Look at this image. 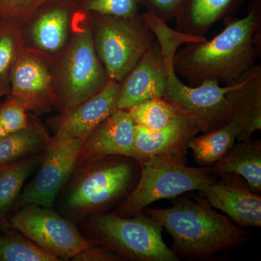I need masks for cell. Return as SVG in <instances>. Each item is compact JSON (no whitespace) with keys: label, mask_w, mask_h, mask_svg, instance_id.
Returning a JSON list of instances; mask_svg holds the SVG:
<instances>
[{"label":"cell","mask_w":261,"mask_h":261,"mask_svg":"<svg viewBox=\"0 0 261 261\" xmlns=\"http://www.w3.org/2000/svg\"><path fill=\"white\" fill-rule=\"evenodd\" d=\"M259 1H261V0H259Z\"/></svg>","instance_id":"cell-35"},{"label":"cell","mask_w":261,"mask_h":261,"mask_svg":"<svg viewBox=\"0 0 261 261\" xmlns=\"http://www.w3.org/2000/svg\"><path fill=\"white\" fill-rule=\"evenodd\" d=\"M173 240L176 255L202 260L216 252L235 248L246 241L248 232L229 218L213 210L203 197L197 201L178 200L166 209L145 207Z\"/></svg>","instance_id":"cell-2"},{"label":"cell","mask_w":261,"mask_h":261,"mask_svg":"<svg viewBox=\"0 0 261 261\" xmlns=\"http://www.w3.org/2000/svg\"><path fill=\"white\" fill-rule=\"evenodd\" d=\"M195 126L178 114L161 129L149 130L134 126L135 146L140 166L158 154L187 153L189 142L198 133Z\"/></svg>","instance_id":"cell-18"},{"label":"cell","mask_w":261,"mask_h":261,"mask_svg":"<svg viewBox=\"0 0 261 261\" xmlns=\"http://www.w3.org/2000/svg\"><path fill=\"white\" fill-rule=\"evenodd\" d=\"M55 107L65 115L101 92L111 79L94 47L92 19L81 10L68 44L53 57Z\"/></svg>","instance_id":"cell-4"},{"label":"cell","mask_w":261,"mask_h":261,"mask_svg":"<svg viewBox=\"0 0 261 261\" xmlns=\"http://www.w3.org/2000/svg\"><path fill=\"white\" fill-rule=\"evenodd\" d=\"M77 261H117L121 260L116 254L100 245L92 244L72 258Z\"/></svg>","instance_id":"cell-31"},{"label":"cell","mask_w":261,"mask_h":261,"mask_svg":"<svg viewBox=\"0 0 261 261\" xmlns=\"http://www.w3.org/2000/svg\"><path fill=\"white\" fill-rule=\"evenodd\" d=\"M23 47L21 23L0 18V97L9 94L12 70Z\"/></svg>","instance_id":"cell-22"},{"label":"cell","mask_w":261,"mask_h":261,"mask_svg":"<svg viewBox=\"0 0 261 261\" xmlns=\"http://www.w3.org/2000/svg\"><path fill=\"white\" fill-rule=\"evenodd\" d=\"M167 63L159 41L120 82L118 109L128 111L153 98H163L167 86Z\"/></svg>","instance_id":"cell-13"},{"label":"cell","mask_w":261,"mask_h":261,"mask_svg":"<svg viewBox=\"0 0 261 261\" xmlns=\"http://www.w3.org/2000/svg\"><path fill=\"white\" fill-rule=\"evenodd\" d=\"M57 0H0V18L14 19L23 23L43 5Z\"/></svg>","instance_id":"cell-28"},{"label":"cell","mask_w":261,"mask_h":261,"mask_svg":"<svg viewBox=\"0 0 261 261\" xmlns=\"http://www.w3.org/2000/svg\"><path fill=\"white\" fill-rule=\"evenodd\" d=\"M81 11L77 0H57L43 5L24 23V47L55 56L69 41Z\"/></svg>","instance_id":"cell-12"},{"label":"cell","mask_w":261,"mask_h":261,"mask_svg":"<svg viewBox=\"0 0 261 261\" xmlns=\"http://www.w3.org/2000/svg\"><path fill=\"white\" fill-rule=\"evenodd\" d=\"M11 228L9 220L5 217H0V232Z\"/></svg>","instance_id":"cell-32"},{"label":"cell","mask_w":261,"mask_h":261,"mask_svg":"<svg viewBox=\"0 0 261 261\" xmlns=\"http://www.w3.org/2000/svg\"><path fill=\"white\" fill-rule=\"evenodd\" d=\"M200 191L212 207L242 227H260L261 197L247 189L234 174L221 175Z\"/></svg>","instance_id":"cell-14"},{"label":"cell","mask_w":261,"mask_h":261,"mask_svg":"<svg viewBox=\"0 0 261 261\" xmlns=\"http://www.w3.org/2000/svg\"><path fill=\"white\" fill-rule=\"evenodd\" d=\"M82 11L87 13L133 17L138 15L139 0H77Z\"/></svg>","instance_id":"cell-27"},{"label":"cell","mask_w":261,"mask_h":261,"mask_svg":"<svg viewBox=\"0 0 261 261\" xmlns=\"http://www.w3.org/2000/svg\"><path fill=\"white\" fill-rule=\"evenodd\" d=\"M84 141L51 138L35 177L24 190L18 203L51 207L57 195L80 161Z\"/></svg>","instance_id":"cell-11"},{"label":"cell","mask_w":261,"mask_h":261,"mask_svg":"<svg viewBox=\"0 0 261 261\" xmlns=\"http://www.w3.org/2000/svg\"><path fill=\"white\" fill-rule=\"evenodd\" d=\"M243 0H181L176 12V31L202 37L215 23L230 16Z\"/></svg>","instance_id":"cell-19"},{"label":"cell","mask_w":261,"mask_h":261,"mask_svg":"<svg viewBox=\"0 0 261 261\" xmlns=\"http://www.w3.org/2000/svg\"><path fill=\"white\" fill-rule=\"evenodd\" d=\"M216 177L234 174L245 178L250 190L261 192V140L240 141L234 144L224 157L209 166Z\"/></svg>","instance_id":"cell-20"},{"label":"cell","mask_w":261,"mask_h":261,"mask_svg":"<svg viewBox=\"0 0 261 261\" xmlns=\"http://www.w3.org/2000/svg\"><path fill=\"white\" fill-rule=\"evenodd\" d=\"M9 94L27 112L50 111L56 103L53 57L23 47L12 70Z\"/></svg>","instance_id":"cell-10"},{"label":"cell","mask_w":261,"mask_h":261,"mask_svg":"<svg viewBox=\"0 0 261 261\" xmlns=\"http://www.w3.org/2000/svg\"><path fill=\"white\" fill-rule=\"evenodd\" d=\"M127 112L134 125L149 130L161 129L178 115L173 106L163 98L144 101Z\"/></svg>","instance_id":"cell-26"},{"label":"cell","mask_w":261,"mask_h":261,"mask_svg":"<svg viewBox=\"0 0 261 261\" xmlns=\"http://www.w3.org/2000/svg\"><path fill=\"white\" fill-rule=\"evenodd\" d=\"M88 226L95 243L112 250L120 260H178L163 241L162 225L146 213L130 217L99 213L92 215Z\"/></svg>","instance_id":"cell-6"},{"label":"cell","mask_w":261,"mask_h":261,"mask_svg":"<svg viewBox=\"0 0 261 261\" xmlns=\"http://www.w3.org/2000/svg\"><path fill=\"white\" fill-rule=\"evenodd\" d=\"M228 124L200 137H194L189 142L187 147L192 149L196 162L200 166H212L234 145L236 134Z\"/></svg>","instance_id":"cell-24"},{"label":"cell","mask_w":261,"mask_h":261,"mask_svg":"<svg viewBox=\"0 0 261 261\" xmlns=\"http://www.w3.org/2000/svg\"><path fill=\"white\" fill-rule=\"evenodd\" d=\"M134 126L128 112L117 109L86 139L80 161L84 159L91 161L106 156L120 155L135 159L138 162Z\"/></svg>","instance_id":"cell-15"},{"label":"cell","mask_w":261,"mask_h":261,"mask_svg":"<svg viewBox=\"0 0 261 261\" xmlns=\"http://www.w3.org/2000/svg\"><path fill=\"white\" fill-rule=\"evenodd\" d=\"M9 221L11 228L61 260L73 258L93 244L86 240L70 221L50 207L23 205Z\"/></svg>","instance_id":"cell-9"},{"label":"cell","mask_w":261,"mask_h":261,"mask_svg":"<svg viewBox=\"0 0 261 261\" xmlns=\"http://www.w3.org/2000/svg\"><path fill=\"white\" fill-rule=\"evenodd\" d=\"M125 158L106 156L91 161L70 190L68 209L77 214H99L125 195L135 176L133 163Z\"/></svg>","instance_id":"cell-8"},{"label":"cell","mask_w":261,"mask_h":261,"mask_svg":"<svg viewBox=\"0 0 261 261\" xmlns=\"http://www.w3.org/2000/svg\"><path fill=\"white\" fill-rule=\"evenodd\" d=\"M181 0H139V4L143 5L160 20L167 23L176 16Z\"/></svg>","instance_id":"cell-30"},{"label":"cell","mask_w":261,"mask_h":261,"mask_svg":"<svg viewBox=\"0 0 261 261\" xmlns=\"http://www.w3.org/2000/svg\"><path fill=\"white\" fill-rule=\"evenodd\" d=\"M152 30L167 63V86L163 99L201 133L214 132L229 123L233 109L226 93L231 84L223 87L216 82H205L190 87L180 81L173 68V56L178 47L185 43L197 42L198 39L173 30L162 21L154 23Z\"/></svg>","instance_id":"cell-3"},{"label":"cell","mask_w":261,"mask_h":261,"mask_svg":"<svg viewBox=\"0 0 261 261\" xmlns=\"http://www.w3.org/2000/svg\"><path fill=\"white\" fill-rule=\"evenodd\" d=\"M225 29L211 41L190 42L176 50L173 68L192 87L205 82H236L260 56L261 1L254 0L244 18H225Z\"/></svg>","instance_id":"cell-1"},{"label":"cell","mask_w":261,"mask_h":261,"mask_svg":"<svg viewBox=\"0 0 261 261\" xmlns=\"http://www.w3.org/2000/svg\"><path fill=\"white\" fill-rule=\"evenodd\" d=\"M226 97L233 109L229 123L238 133L237 141L252 139L261 129V67L255 64L233 82Z\"/></svg>","instance_id":"cell-17"},{"label":"cell","mask_w":261,"mask_h":261,"mask_svg":"<svg viewBox=\"0 0 261 261\" xmlns=\"http://www.w3.org/2000/svg\"><path fill=\"white\" fill-rule=\"evenodd\" d=\"M5 166H0V171H1L2 170V168H3V167H4Z\"/></svg>","instance_id":"cell-34"},{"label":"cell","mask_w":261,"mask_h":261,"mask_svg":"<svg viewBox=\"0 0 261 261\" xmlns=\"http://www.w3.org/2000/svg\"><path fill=\"white\" fill-rule=\"evenodd\" d=\"M27 112L20 103L10 97L0 106V123L8 135L28 126L30 118Z\"/></svg>","instance_id":"cell-29"},{"label":"cell","mask_w":261,"mask_h":261,"mask_svg":"<svg viewBox=\"0 0 261 261\" xmlns=\"http://www.w3.org/2000/svg\"><path fill=\"white\" fill-rule=\"evenodd\" d=\"M89 14L97 56L110 79L120 83L152 46L155 36L139 14Z\"/></svg>","instance_id":"cell-7"},{"label":"cell","mask_w":261,"mask_h":261,"mask_svg":"<svg viewBox=\"0 0 261 261\" xmlns=\"http://www.w3.org/2000/svg\"><path fill=\"white\" fill-rule=\"evenodd\" d=\"M186 153L158 154L141 166L135 190L114 213L122 217L135 216L156 201L171 199L185 192L205 189L217 178L209 166L189 167Z\"/></svg>","instance_id":"cell-5"},{"label":"cell","mask_w":261,"mask_h":261,"mask_svg":"<svg viewBox=\"0 0 261 261\" xmlns=\"http://www.w3.org/2000/svg\"><path fill=\"white\" fill-rule=\"evenodd\" d=\"M51 141L46 128L35 118L23 129L0 140V166L44 152Z\"/></svg>","instance_id":"cell-21"},{"label":"cell","mask_w":261,"mask_h":261,"mask_svg":"<svg viewBox=\"0 0 261 261\" xmlns=\"http://www.w3.org/2000/svg\"><path fill=\"white\" fill-rule=\"evenodd\" d=\"M120 84L111 80L106 88L61 115L55 140L75 138L85 142L92 130L118 109Z\"/></svg>","instance_id":"cell-16"},{"label":"cell","mask_w":261,"mask_h":261,"mask_svg":"<svg viewBox=\"0 0 261 261\" xmlns=\"http://www.w3.org/2000/svg\"><path fill=\"white\" fill-rule=\"evenodd\" d=\"M7 135H8V133L5 132L4 128H3V126H2L1 123H0V140H1V139L4 138L5 136Z\"/></svg>","instance_id":"cell-33"},{"label":"cell","mask_w":261,"mask_h":261,"mask_svg":"<svg viewBox=\"0 0 261 261\" xmlns=\"http://www.w3.org/2000/svg\"><path fill=\"white\" fill-rule=\"evenodd\" d=\"M0 233V261H59L21 233L10 228Z\"/></svg>","instance_id":"cell-25"},{"label":"cell","mask_w":261,"mask_h":261,"mask_svg":"<svg viewBox=\"0 0 261 261\" xmlns=\"http://www.w3.org/2000/svg\"><path fill=\"white\" fill-rule=\"evenodd\" d=\"M39 154L30 156L10 164L6 165L0 171V217L13 207L18 200L19 194L36 166L42 160Z\"/></svg>","instance_id":"cell-23"}]
</instances>
